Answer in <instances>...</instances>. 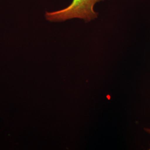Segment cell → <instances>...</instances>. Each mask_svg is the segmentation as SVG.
Segmentation results:
<instances>
[{"mask_svg": "<svg viewBox=\"0 0 150 150\" xmlns=\"http://www.w3.org/2000/svg\"><path fill=\"white\" fill-rule=\"evenodd\" d=\"M103 0H73L66 8L54 11L46 12L45 17L51 22H62L73 18H80L86 22H90L98 17L94 10L97 2Z\"/></svg>", "mask_w": 150, "mask_h": 150, "instance_id": "6da1fadb", "label": "cell"}, {"mask_svg": "<svg viewBox=\"0 0 150 150\" xmlns=\"http://www.w3.org/2000/svg\"><path fill=\"white\" fill-rule=\"evenodd\" d=\"M145 130L147 132H148L149 134H150V129H146V128H145Z\"/></svg>", "mask_w": 150, "mask_h": 150, "instance_id": "7a4b0ae2", "label": "cell"}]
</instances>
